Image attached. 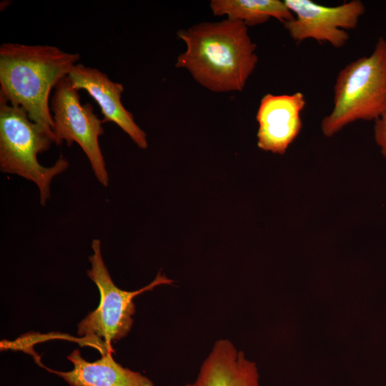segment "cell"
I'll use <instances>...</instances> for the list:
<instances>
[{
  "mask_svg": "<svg viewBox=\"0 0 386 386\" xmlns=\"http://www.w3.org/2000/svg\"><path fill=\"white\" fill-rule=\"evenodd\" d=\"M80 59L54 46L6 42L0 46V96L22 107L53 134L49 95Z\"/></svg>",
  "mask_w": 386,
  "mask_h": 386,
  "instance_id": "obj_2",
  "label": "cell"
},
{
  "mask_svg": "<svg viewBox=\"0 0 386 386\" xmlns=\"http://www.w3.org/2000/svg\"><path fill=\"white\" fill-rule=\"evenodd\" d=\"M185 386H259L254 362L227 339L216 341L196 379Z\"/></svg>",
  "mask_w": 386,
  "mask_h": 386,
  "instance_id": "obj_10",
  "label": "cell"
},
{
  "mask_svg": "<svg viewBox=\"0 0 386 386\" xmlns=\"http://www.w3.org/2000/svg\"><path fill=\"white\" fill-rule=\"evenodd\" d=\"M305 104V96L300 91L265 94L256 115L258 147L274 154H284L302 129L300 113Z\"/></svg>",
  "mask_w": 386,
  "mask_h": 386,
  "instance_id": "obj_8",
  "label": "cell"
},
{
  "mask_svg": "<svg viewBox=\"0 0 386 386\" xmlns=\"http://www.w3.org/2000/svg\"><path fill=\"white\" fill-rule=\"evenodd\" d=\"M294 18L283 23L293 40L300 43L315 39L341 48L349 40L347 30L355 29L365 7L360 0H352L335 6H327L311 0L284 1Z\"/></svg>",
  "mask_w": 386,
  "mask_h": 386,
  "instance_id": "obj_7",
  "label": "cell"
},
{
  "mask_svg": "<svg viewBox=\"0 0 386 386\" xmlns=\"http://www.w3.org/2000/svg\"><path fill=\"white\" fill-rule=\"evenodd\" d=\"M50 109L54 143L61 145L65 142L68 147L74 142L78 144L89 159L95 177L107 187L109 174L99 143L104 132L102 119L94 113L91 104H81L79 90L72 86L68 76L54 88Z\"/></svg>",
  "mask_w": 386,
  "mask_h": 386,
  "instance_id": "obj_6",
  "label": "cell"
},
{
  "mask_svg": "<svg viewBox=\"0 0 386 386\" xmlns=\"http://www.w3.org/2000/svg\"><path fill=\"white\" fill-rule=\"evenodd\" d=\"M177 35L187 49L178 56L176 67L186 68L198 83L213 91L244 89L258 61L257 46L244 23L228 19L204 22Z\"/></svg>",
  "mask_w": 386,
  "mask_h": 386,
  "instance_id": "obj_1",
  "label": "cell"
},
{
  "mask_svg": "<svg viewBox=\"0 0 386 386\" xmlns=\"http://www.w3.org/2000/svg\"><path fill=\"white\" fill-rule=\"evenodd\" d=\"M210 7L215 16L227 15L247 26L267 21L271 17L282 24L294 18L284 1L279 0H212Z\"/></svg>",
  "mask_w": 386,
  "mask_h": 386,
  "instance_id": "obj_12",
  "label": "cell"
},
{
  "mask_svg": "<svg viewBox=\"0 0 386 386\" xmlns=\"http://www.w3.org/2000/svg\"><path fill=\"white\" fill-rule=\"evenodd\" d=\"M77 90L84 89L96 102L103 115L102 122L118 125L141 149H147L146 133L134 121L132 114L121 102L124 86L112 81L99 69L77 63L67 76Z\"/></svg>",
  "mask_w": 386,
  "mask_h": 386,
  "instance_id": "obj_9",
  "label": "cell"
},
{
  "mask_svg": "<svg viewBox=\"0 0 386 386\" xmlns=\"http://www.w3.org/2000/svg\"><path fill=\"white\" fill-rule=\"evenodd\" d=\"M113 352L102 354L94 362L86 361L78 349L68 357L73 369L68 372L46 367L38 360L36 362L49 372L63 378L70 386H154L146 376L139 372L124 367L117 362Z\"/></svg>",
  "mask_w": 386,
  "mask_h": 386,
  "instance_id": "obj_11",
  "label": "cell"
},
{
  "mask_svg": "<svg viewBox=\"0 0 386 386\" xmlns=\"http://www.w3.org/2000/svg\"><path fill=\"white\" fill-rule=\"evenodd\" d=\"M92 254L89 257L91 269L88 277L95 283L100 294L99 306L89 312L77 326L80 339L91 343L102 354L113 352L112 342L126 337L130 332L136 312L134 299L162 284L174 281L159 272L147 286L135 290L119 289L113 282L102 254L101 241L91 242Z\"/></svg>",
  "mask_w": 386,
  "mask_h": 386,
  "instance_id": "obj_5",
  "label": "cell"
},
{
  "mask_svg": "<svg viewBox=\"0 0 386 386\" xmlns=\"http://www.w3.org/2000/svg\"><path fill=\"white\" fill-rule=\"evenodd\" d=\"M386 112V40L380 37L369 56L346 65L334 86L333 108L321 122L332 137L358 120H376Z\"/></svg>",
  "mask_w": 386,
  "mask_h": 386,
  "instance_id": "obj_3",
  "label": "cell"
},
{
  "mask_svg": "<svg viewBox=\"0 0 386 386\" xmlns=\"http://www.w3.org/2000/svg\"><path fill=\"white\" fill-rule=\"evenodd\" d=\"M374 137L375 142L386 159V112L375 121Z\"/></svg>",
  "mask_w": 386,
  "mask_h": 386,
  "instance_id": "obj_13",
  "label": "cell"
},
{
  "mask_svg": "<svg viewBox=\"0 0 386 386\" xmlns=\"http://www.w3.org/2000/svg\"><path fill=\"white\" fill-rule=\"evenodd\" d=\"M54 143V134L31 121L21 107L0 96V169L34 182L42 206L50 198L53 179L69 167L61 155L51 167L42 166L38 155Z\"/></svg>",
  "mask_w": 386,
  "mask_h": 386,
  "instance_id": "obj_4",
  "label": "cell"
}]
</instances>
